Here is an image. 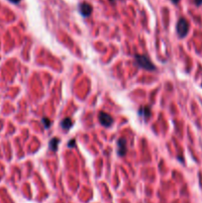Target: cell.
I'll use <instances>...</instances> for the list:
<instances>
[{
    "label": "cell",
    "mask_w": 202,
    "mask_h": 203,
    "mask_svg": "<svg viewBox=\"0 0 202 203\" xmlns=\"http://www.w3.org/2000/svg\"><path fill=\"white\" fill-rule=\"evenodd\" d=\"M10 2H12V3H15V4H17V3H19L20 2V0H9Z\"/></svg>",
    "instance_id": "7c38bea8"
},
{
    "label": "cell",
    "mask_w": 202,
    "mask_h": 203,
    "mask_svg": "<svg viewBox=\"0 0 202 203\" xmlns=\"http://www.w3.org/2000/svg\"><path fill=\"white\" fill-rule=\"evenodd\" d=\"M67 147L68 148H74V147H76V140L72 139V140L67 144Z\"/></svg>",
    "instance_id": "30bf717a"
},
{
    "label": "cell",
    "mask_w": 202,
    "mask_h": 203,
    "mask_svg": "<svg viewBox=\"0 0 202 203\" xmlns=\"http://www.w3.org/2000/svg\"><path fill=\"white\" fill-rule=\"evenodd\" d=\"M194 3L196 6H200V5H202V0H194Z\"/></svg>",
    "instance_id": "8fae6325"
},
{
    "label": "cell",
    "mask_w": 202,
    "mask_h": 203,
    "mask_svg": "<svg viewBox=\"0 0 202 203\" xmlns=\"http://www.w3.org/2000/svg\"><path fill=\"white\" fill-rule=\"evenodd\" d=\"M59 143H60L59 138H53V139H52V140L50 141V144H49L51 151L57 152V145H59Z\"/></svg>",
    "instance_id": "ba28073f"
},
{
    "label": "cell",
    "mask_w": 202,
    "mask_h": 203,
    "mask_svg": "<svg viewBox=\"0 0 202 203\" xmlns=\"http://www.w3.org/2000/svg\"><path fill=\"white\" fill-rule=\"evenodd\" d=\"M135 62L137 63L138 67L146 69V71H151V72L155 71V66L151 62V60H150L147 56L136 55L135 56Z\"/></svg>",
    "instance_id": "6da1fadb"
},
{
    "label": "cell",
    "mask_w": 202,
    "mask_h": 203,
    "mask_svg": "<svg viewBox=\"0 0 202 203\" xmlns=\"http://www.w3.org/2000/svg\"><path fill=\"white\" fill-rule=\"evenodd\" d=\"M118 147V155L120 156H124L127 154V141L125 138H120L117 142Z\"/></svg>",
    "instance_id": "277c9868"
},
{
    "label": "cell",
    "mask_w": 202,
    "mask_h": 203,
    "mask_svg": "<svg viewBox=\"0 0 202 203\" xmlns=\"http://www.w3.org/2000/svg\"><path fill=\"white\" fill-rule=\"evenodd\" d=\"M43 123H44V125H45V127L46 128H50V126H51V121L48 119V118H43Z\"/></svg>",
    "instance_id": "9c48e42d"
},
{
    "label": "cell",
    "mask_w": 202,
    "mask_h": 203,
    "mask_svg": "<svg viewBox=\"0 0 202 203\" xmlns=\"http://www.w3.org/2000/svg\"><path fill=\"white\" fill-rule=\"evenodd\" d=\"M98 119H99L100 124L104 127H110L114 122L113 118L106 112H100L98 114Z\"/></svg>",
    "instance_id": "3957f363"
},
{
    "label": "cell",
    "mask_w": 202,
    "mask_h": 203,
    "mask_svg": "<svg viewBox=\"0 0 202 203\" xmlns=\"http://www.w3.org/2000/svg\"><path fill=\"white\" fill-rule=\"evenodd\" d=\"M78 9H79L80 14H81L83 17H88V16L91 14V12H92V7H91V5L88 4V3H85V2L80 3Z\"/></svg>",
    "instance_id": "5b68a950"
},
{
    "label": "cell",
    "mask_w": 202,
    "mask_h": 203,
    "mask_svg": "<svg viewBox=\"0 0 202 203\" xmlns=\"http://www.w3.org/2000/svg\"><path fill=\"white\" fill-rule=\"evenodd\" d=\"M72 124H73V122H72V120H71V118H65V119L62 121L61 126L62 127V129L68 130V129L71 128Z\"/></svg>",
    "instance_id": "52a82bcc"
},
{
    "label": "cell",
    "mask_w": 202,
    "mask_h": 203,
    "mask_svg": "<svg viewBox=\"0 0 202 203\" xmlns=\"http://www.w3.org/2000/svg\"><path fill=\"white\" fill-rule=\"evenodd\" d=\"M188 30H189V25L188 22L185 18H180L177 22L176 25V32L180 38H184L186 37V35L188 34Z\"/></svg>",
    "instance_id": "7a4b0ae2"
},
{
    "label": "cell",
    "mask_w": 202,
    "mask_h": 203,
    "mask_svg": "<svg viewBox=\"0 0 202 203\" xmlns=\"http://www.w3.org/2000/svg\"><path fill=\"white\" fill-rule=\"evenodd\" d=\"M151 108H150L149 106H143L139 109V115L141 116L142 118L145 119V121H148L150 119V117H151Z\"/></svg>",
    "instance_id": "8992f818"
},
{
    "label": "cell",
    "mask_w": 202,
    "mask_h": 203,
    "mask_svg": "<svg viewBox=\"0 0 202 203\" xmlns=\"http://www.w3.org/2000/svg\"><path fill=\"white\" fill-rule=\"evenodd\" d=\"M172 2H174L175 4H176V3H178V1H180V0H171Z\"/></svg>",
    "instance_id": "4fadbf2b"
}]
</instances>
